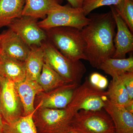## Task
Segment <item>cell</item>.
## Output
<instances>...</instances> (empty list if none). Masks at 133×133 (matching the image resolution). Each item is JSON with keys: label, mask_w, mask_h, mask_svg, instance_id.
Returning <instances> with one entry per match:
<instances>
[{"label": "cell", "mask_w": 133, "mask_h": 133, "mask_svg": "<svg viewBox=\"0 0 133 133\" xmlns=\"http://www.w3.org/2000/svg\"><path fill=\"white\" fill-rule=\"evenodd\" d=\"M88 79L91 85L99 90H104L109 85L107 78L98 72L92 73Z\"/></svg>", "instance_id": "cell-25"}, {"label": "cell", "mask_w": 133, "mask_h": 133, "mask_svg": "<svg viewBox=\"0 0 133 133\" xmlns=\"http://www.w3.org/2000/svg\"><path fill=\"white\" fill-rule=\"evenodd\" d=\"M1 35L0 56L25 62L30 52V47L9 28Z\"/></svg>", "instance_id": "cell-10"}, {"label": "cell", "mask_w": 133, "mask_h": 133, "mask_svg": "<svg viewBox=\"0 0 133 133\" xmlns=\"http://www.w3.org/2000/svg\"><path fill=\"white\" fill-rule=\"evenodd\" d=\"M122 0H84L82 8L87 16L94 10L105 6H115Z\"/></svg>", "instance_id": "cell-24"}, {"label": "cell", "mask_w": 133, "mask_h": 133, "mask_svg": "<svg viewBox=\"0 0 133 133\" xmlns=\"http://www.w3.org/2000/svg\"><path fill=\"white\" fill-rule=\"evenodd\" d=\"M15 86L22 105L23 116L30 114L36 110L34 105L36 95L43 92L42 88L37 81L26 79L15 83Z\"/></svg>", "instance_id": "cell-14"}, {"label": "cell", "mask_w": 133, "mask_h": 133, "mask_svg": "<svg viewBox=\"0 0 133 133\" xmlns=\"http://www.w3.org/2000/svg\"><path fill=\"white\" fill-rule=\"evenodd\" d=\"M1 35L0 34V40H1Z\"/></svg>", "instance_id": "cell-32"}, {"label": "cell", "mask_w": 133, "mask_h": 133, "mask_svg": "<svg viewBox=\"0 0 133 133\" xmlns=\"http://www.w3.org/2000/svg\"><path fill=\"white\" fill-rule=\"evenodd\" d=\"M114 124L115 133H133V114L108 99L104 108Z\"/></svg>", "instance_id": "cell-13"}, {"label": "cell", "mask_w": 133, "mask_h": 133, "mask_svg": "<svg viewBox=\"0 0 133 133\" xmlns=\"http://www.w3.org/2000/svg\"><path fill=\"white\" fill-rule=\"evenodd\" d=\"M89 24L81 30L85 43L87 60L97 69L115 51L114 38L116 23L111 12L91 15Z\"/></svg>", "instance_id": "cell-1"}, {"label": "cell", "mask_w": 133, "mask_h": 133, "mask_svg": "<svg viewBox=\"0 0 133 133\" xmlns=\"http://www.w3.org/2000/svg\"><path fill=\"white\" fill-rule=\"evenodd\" d=\"M90 21V19L85 15L82 8L67 5H61L50 12L42 21L38 22V24L44 30L59 27H72L81 30Z\"/></svg>", "instance_id": "cell-6"}, {"label": "cell", "mask_w": 133, "mask_h": 133, "mask_svg": "<svg viewBox=\"0 0 133 133\" xmlns=\"http://www.w3.org/2000/svg\"><path fill=\"white\" fill-rule=\"evenodd\" d=\"M79 85L66 84L47 92L39 103L40 107L56 109L65 108L71 102L74 91Z\"/></svg>", "instance_id": "cell-12"}, {"label": "cell", "mask_w": 133, "mask_h": 133, "mask_svg": "<svg viewBox=\"0 0 133 133\" xmlns=\"http://www.w3.org/2000/svg\"><path fill=\"white\" fill-rule=\"evenodd\" d=\"M3 125V120L0 112V131H2Z\"/></svg>", "instance_id": "cell-28"}, {"label": "cell", "mask_w": 133, "mask_h": 133, "mask_svg": "<svg viewBox=\"0 0 133 133\" xmlns=\"http://www.w3.org/2000/svg\"><path fill=\"white\" fill-rule=\"evenodd\" d=\"M24 63L25 79L37 82L44 63L43 51L41 46H31L30 52Z\"/></svg>", "instance_id": "cell-17"}, {"label": "cell", "mask_w": 133, "mask_h": 133, "mask_svg": "<svg viewBox=\"0 0 133 133\" xmlns=\"http://www.w3.org/2000/svg\"><path fill=\"white\" fill-rule=\"evenodd\" d=\"M41 47L44 63L56 72L65 83L81 84L86 71L85 66L81 60L74 61L65 56L48 39L43 42Z\"/></svg>", "instance_id": "cell-2"}, {"label": "cell", "mask_w": 133, "mask_h": 133, "mask_svg": "<svg viewBox=\"0 0 133 133\" xmlns=\"http://www.w3.org/2000/svg\"><path fill=\"white\" fill-rule=\"evenodd\" d=\"M23 109L15 83L4 78L0 88V112L3 121L12 123L22 116Z\"/></svg>", "instance_id": "cell-8"}, {"label": "cell", "mask_w": 133, "mask_h": 133, "mask_svg": "<svg viewBox=\"0 0 133 133\" xmlns=\"http://www.w3.org/2000/svg\"><path fill=\"white\" fill-rule=\"evenodd\" d=\"M45 30L48 40L65 56L74 61L87 60L85 43L81 30L72 27H59Z\"/></svg>", "instance_id": "cell-3"}, {"label": "cell", "mask_w": 133, "mask_h": 133, "mask_svg": "<svg viewBox=\"0 0 133 133\" xmlns=\"http://www.w3.org/2000/svg\"><path fill=\"white\" fill-rule=\"evenodd\" d=\"M131 100H133V72H128L119 76Z\"/></svg>", "instance_id": "cell-26"}, {"label": "cell", "mask_w": 133, "mask_h": 133, "mask_svg": "<svg viewBox=\"0 0 133 133\" xmlns=\"http://www.w3.org/2000/svg\"><path fill=\"white\" fill-rule=\"evenodd\" d=\"M108 87V99L113 104L125 107L133 101L119 77L112 78Z\"/></svg>", "instance_id": "cell-22"}, {"label": "cell", "mask_w": 133, "mask_h": 133, "mask_svg": "<svg viewBox=\"0 0 133 133\" xmlns=\"http://www.w3.org/2000/svg\"></svg>", "instance_id": "cell-33"}, {"label": "cell", "mask_w": 133, "mask_h": 133, "mask_svg": "<svg viewBox=\"0 0 133 133\" xmlns=\"http://www.w3.org/2000/svg\"><path fill=\"white\" fill-rule=\"evenodd\" d=\"M108 95L107 91L95 88L86 77L84 83L76 88L68 106L76 112L80 110L100 111L104 108Z\"/></svg>", "instance_id": "cell-7"}, {"label": "cell", "mask_w": 133, "mask_h": 133, "mask_svg": "<svg viewBox=\"0 0 133 133\" xmlns=\"http://www.w3.org/2000/svg\"><path fill=\"white\" fill-rule=\"evenodd\" d=\"M132 33L133 32V1L122 0L118 5L113 6Z\"/></svg>", "instance_id": "cell-23"}, {"label": "cell", "mask_w": 133, "mask_h": 133, "mask_svg": "<svg viewBox=\"0 0 133 133\" xmlns=\"http://www.w3.org/2000/svg\"><path fill=\"white\" fill-rule=\"evenodd\" d=\"M71 128L79 133H115L114 124L106 112L80 110L74 114Z\"/></svg>", "instance_id": "cell-5"}, {"label": "cell", "mask_w": 133, "mask_h": 133, "mask_svg": "<svg viewBox=\"0 0 133 133\" xmlns=\"http://www.w3.org/2000/svg\"><path fill=\"white\" fill-rule=\"evenodd\" d=\"M37 20L31 17L22 16L14 20L8 27L30 48L41 46L48 37L45 30L38 25Z\"/></svg>", "instance_id": "cell-9"}, {"label": "cell", "mask_w": 133, "mask_h": 133, "mask_svg": "<svg viewBox=\"0 0 133 133\" xmlns=\"http://www.w3.org/2000/svg\"><path fill=\"white\" fill-rule=\"evenodd\" d=\"M76 113L69 106L59 109L41 108L39 104L33 120L38 133H63L71 128Z\"/></svg>", "instance_id": "cell-4"}, {"label": "cell", "mask_w": 133, "mask_h": 133, "mask_svg": "<svg viewBox=\"0 0 133 133\" xmlns=\"http://www.w3.org/2000/svg\"><path fill=\"white\" fill-rule=\"evenodd\" d=\"M110 8L117 29V33L114 38L115 51L112 58H125L127 54L133 50L132 33L118 14L114 6H110Z\"/></svg>", "instance_id": "cell-11"}, {"label": "cell", "mask_w": 133, "mask_h": 133, "mask_svg": "<svg viewBox=\"0 0 133 133\" xmlns=\"http://www.w3.org/2000/svg\"><path fill=\"white\" fill-rule=\"evenodd\" d=\"M63 0H25L22 16L44 19L48 14L58 8Z\"/></svg>", "instance_id": "cell-15"}, {"label": "cell", "mask_w": 133, "mask_h": 133, "mask_svg": "<svg viewBox=\"0 0 133 133\" xmlns=\"http://www.w3.org/2000/svg\"><path fill=\"white\" fill-rule=\"evenodd\" d=\"M4 79V78L2 77L1 76H0V88H1V85L2 83L3 80Z\"/></svg>", "instance_id": "cell-30"}, {"label": "cell", "mask_w": 133, "mask_h": 133, "mask_svg": "<svg viewBox=\"0 0 133 133\" xmlns=\"http://www.w3.org/2000/svg\"><path fill=\"white\" fill-rule=\"evenodd\" d=\"M72 7L82 8L84 0H66Z\"/></svg>", "instance_id": "cell-27"}, {"label": "cell", "mask_w": 133, "mask_h": 133, "mask_svg": "<svg viewBox=\"0 0 133 133\" xmlns=\"http://www.w3.org/2000/svg\"><path fill=\"white\" fill-rule=\"evenodd\" d=\"M25 0H0V28L22 16Z\"/></svg>", "instance_id": "cell-18"}, {"label": "cell", "mask_w": 133, "mask_h": 133, "mask_svg": "<svg viewBox=\"0 0 133 133\" xmlns=\"http://www.w3.org/2000/svg\"><path fill=\"white\" fill-rule=\"evenodd\" d=\"M37 83L43 92H48L63 86L66 83L59 74L44 63Z\"/></svg>", "instance_id": "cell-20"}, {"label": "cell", "mask_w": 133, "mask_h": 133, "mask_svg": "<svg viewBox=\"0 0 133 133\" xmlns=\"http://www.w3.org/2000/svg\"><path fill=\"white\" fill-rule=\"evenodd\" d=\"M32 113L26 116H22L12 123H6L3 121L2 131L3 133H38L33 120Z\"/></svg>", "instance_id": "cell-21"}, {"label": "cell", "mask_w": 133, "mask_h": 133, "mask_svg": "<svg viewBox=\"0 0 133 133\" xmlns=\"http://www.w3.org/2000/svg\"><path fill=\"white\" fill-rule=\"evenodd\" d=\"M102 70L113 78L128 72H133V57L128 58H109L105 60L97 68Z\"/></svg>", "instance_id": "cell-19"}, {"label": "cell", "mask_w": 133, "mask_h": 133, "mask_svg": "<svg viewBox=\"0 0 133 133\" xmlns=\"http://www.w3.org/2000/svg\"><path fill=\"white\" fill-rule=\"evenodd\" d=\"M0 76L15 83L25 80V63L0 56Z\"/></svg>", "instance_id": "cell-16"}, {"label": "cell", "mask_w": 133, "mask_h": 133, "mask_svg": "<svg viewBox=\"0 0 133 133\" xmlns=\"http://www.w3.org/2000/svg\"><path fill=\"white\" fill-rule=\"evenodd\" d=\"M63 133H79L78 132H77V131H75V130H74V129H72V128H71L70 129H69V130H67L65 132H64Z\"/></svg>", "instance_id": "cell-29"}, {"label": "cell", "mask_w": 133, "mask_h": 133, "mask_svg": "<svg viewBox=\"0 0 133 133\" xmlns=\"http://www.w3.org/2000/svg\"><path fill=\"white\" fill-rule=\"evenodd\" d=\"M0 133H3L2 131H0Z\"/></svg>", "instance_id": "cell-31"}]
</instances>
